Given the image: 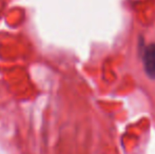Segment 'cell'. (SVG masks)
I'll return each instance as SVG.
<instances>
[{
	"label": "cell",
	"instance_id": "cell-1",
	"mask_svg": "<svg viewBox=\"0 0 155 154\" xmlns=\"http://www.w3.org/2000/svg\"><path fill=\"white\" fill-rule=\"evenodd\" d=\"M143 67L148 76L155 79V43L149 44L143 52Z\"/></svg>",
	"mask_w": 155,
	"mask_h": 154
}]
</instances>
